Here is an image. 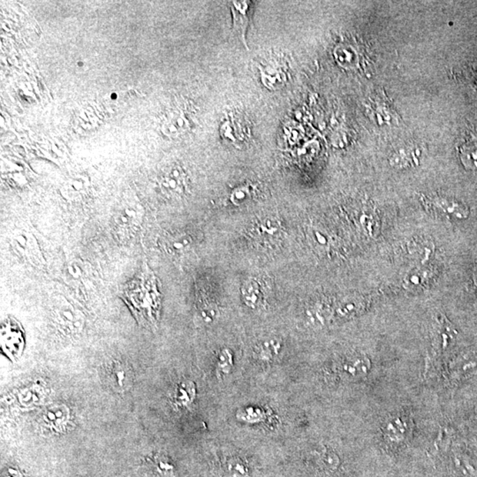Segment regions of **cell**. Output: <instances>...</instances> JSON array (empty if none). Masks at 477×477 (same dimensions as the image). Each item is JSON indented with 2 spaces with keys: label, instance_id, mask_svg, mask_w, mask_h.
<instances>
[{
  "label": "cell",
  "instance_id": "cell-30",
  "mask_svg": "<svg viewBox=\"0 0 477 477\" xmlns=\"http://www.w3.org/2000/svg\"><path fill=\"white\" fill-rule=\"evenodd\" d=\"M240 418H242L243 421L256 423L261 421L263 416V411L262 409L258 408H247L239 413Z\"/></svg>",
  "mask_w": 477,
  "mask_h": 477
},
{
  "label": "cell",
  "instance_id": "cell-23",
  "mask_svg": "<svg viewBox=\"0 0 477 477\" xmlns=\"http://www.w3.org/2000/svg\"><path fill=\"white\" fill-rule=\"evenodd\" d=\"M336 61L344 68H353L359 66V55L355 46L349 43H342L337 46L335 51Z\"/></svg>",
  "mask_w": 477,
  "mask_h": 477
},
{
  "label": "cell",
  "instance_id": "cell-26",
  "mask_svg": "<svg viewBox=\"0 0 477 477\" xmlns=\"http://www.w3.org/2000/svg\"><path fill=\"white\" fill-rule=\"evenodd\" d=\"M163 189L168 193L181 195L184 191V177L182 173L173 170L163 181Z\"/></svg>",
  "mask_w": 477,
  "mask_h": 477
},
{
  "label": "cell",
  "instance_id": "cell-15",
  "mask_svg": "<svg viewBox=\"0 0 477 477\" xmlns=\"http://www.w3.org/2000/svg\"><path fill=\"white\" fill-rule=\"evenodd\" d=\"M193 240L189 233L176 232L170 233L163 239L162 246L168 255L173 256H183L192 249Z\"/></svg>",
  "mask_w": 477,
  "mask_h": 477
},
{
  "label": "cell",
  "instance_id": "cell-10",
  "mask_svg": "<svg viewBox=\"0 0 477 477\" xmlns=\"http://www.w3.org/2000/svg\"><path fill=\"white\" fill-rule=\"evenodd\" d=\"M242 297L243 302L248 308L260 309L266 302V286L262 280L251 278L244 282L242 286Z\"/></svg>",
  "mask_w": 477,
  "mask_h": 477
},
{
  "label": "cell",
  "instance_id": "cell-17",
  "mask_svg": "<svg viewBox=\"0 0 477 477\" xmlns=\"http://www.w3.org/2000/svg\"><path fill=\"white\" fill-rule=\"evenodd\" d=\"M434 275V270L430 265L416 266L403 279V286L409 291L422 289Z\"/></svg>",
  "mask_w": 477,
  "mask_h": 477
},
{
  "label": "cell",
  "instance_id": "cell-18",
  "mask_svg": "<svg viewBox=\"0 0 477 477\" xmlns=\"http://www.w3.org/2000/svg\"><path fill=\"white\" fill-rule=\"evenodd\" d=\"M367 303V299L362 295L345 296L335 306V313L342 318H352L365 309Z\"/></svg>",
  "mask_w": 477,
  "mask_h": 477
},
{
  "label": "cell",
  "instance_id": "cell-9",
  "mask_svg": "<svg viewBox=\"0 0 477 477\" xmlns=\"http://www.w3.org/2000/svg\"><path fill=\"white\" fill-rule=\"evenodd\" d=\"M335 314V307L326 299L318 298L306 307L305 318L313 328H321L330 322Z\"/></svg>",
  "mask_w": 477,
  "mask_h": 477
},
{
  "label": "cell",
  "instance_id": "cell-24",
  "mask_svg": "<svg viewBox=\"0 0 477 477\" xmlns=\"http://www.w3.org/2000/svg\"><path fill=\"white\" fill-rule=\"evenodd\" d=\"M434 342L438 348L446 349L455 340V331L446 318H438L434 327Z\"/></svg>",
  "mask_w": 477,
  "mask_h": 477
},
{
  "label": "cell",
  "instance_id": "cell-25",
  "mask_svg": "<svg viewBox=\"0 0 477 477\" xmlns=\"http://www.w3.org/2000/svg\"><path fill=\"white\" fill-rule=\"evenodd\" d=\"M256 193V186L254 184H245L237 186L230 195V202L235 206L244 205L245 203L251 201Z\"/></svg>",
  "mask_w": 477,
  "mask_h": 477
},
{
  "label": "cell",
  "instance_id": "cell-5",
  "mask_svg": "<svg viewBox=\"0 0 477 477\" xmlns=\"http://www.w3.org/2000/svg\"><path fill=\"white\" fill-rule=\"evenodd\" d=\"M24 346V332L22 325L13 318H6L1 327L2 353L15 361L22 355Z\"/></svg>",
  "mask_w": 477,
  "mask_h": 477
},
{
  "label": "cell",
  "instance_id": "cell-31",
  "mask_svg": "<svg viewBox=\"0 0 477 477\" xmlns=\"http://www.w3.org/2000/svg\"><path fill=\"white\" fill-rule=\"evenodd\" d=\"M475 280H476V284L477 286V269H476V274H475Z\"/></svg>",
  "mask_w": 477,
  "mask_h": 477
},
{
  "label": "cell",
  "instance_id": "cell-14",
  "mask_svg": "<svg viewBox=\"0 0 477 477\" xmlns=\"http://www.w3.org/2000/svg\"><path fill=\"white\" fill-rule=\"evenodd\" d=\"M250 4L251 3L249 1H233L231 5L233 31L245 46L248 45L246 42V34L250 21Z\"/></svg>",
  "mask_w": 477,
  "mask_h": 477
},
{
  "label": "cell",
  "instance_id": "cell-20",
  "mask_svg": "<svg viewBox=\"0 0 477 477\" xmlns=\"http://www.w3.org/2000/svg\"><path fill=\"white\" fill-rule=\"evenodd\" d=\"M419 151L415 147L405 145L392 153L390 163L395 168L405 169L416 166L418 162Z\"/></svg>",
  "mask_w": 477,
  "mask_h": 477
},
{
  "label": "cell",
  "instance_id": "cell-22",
  "mask_svg": "<svg viewBox=\"0 0 477 477\" xmlns=\"http://www.w3.org/2000/svg\"><path fill=\"white\" fill-rule=\"evenodd\" d=\"M343 375L350 379L365 375L369 369V362L365 357L353 356L346 359L339 366Z\"/></svg>",
  "mask_w": 477,
  "mask_h": 477
},
{
  "label": "cell",
  "instance_id": "cell-11",
  "mask_svg": "<svg viewBox=\"0 0 477 477\" xmlns=\"http://www.w3.org/2000/svg\"><path fill=\"white\" fill-rule=\"evenodd\" d=\"M457 149L463 166L469 171H477V131L469 130Z\"/></svg>",
  "mask_w": 477,
  "mask_h": 477
},
{
  "label": "cell",
  "instance_id": "cell-19",
  "mask_svg": "<svg viewBox=\"0 0 477 477\" xmlns=\"http://www.w3.org/2000/svg\"><path fill=\"white\" fill-rule=\"evenodd\" d=\"M173 402L176 408L188 409L196 398V387L191 380H184L176 386L173 393Z\"/></svg>",
  "mask_w": 477,
  "mask_h": 477
},
{
  "label": "cell",
  "instance_id": "cell-6",
  "mask_svg": "<svg viewBox=\"0 0 477 477\" xmlns=\"http://www.w3.org/2000/svg\"><path fill=\"white\" fill-rule=\"evenodd\" d=\"M427 205L446 217L456 219H466L469 216V207L462 202L446 196L434 195L423 198Z\"/></svg>",
  "mask_w": 477,
  "mask_h": 477
},
{
  "label": "cell",
  "instance_id": "cell-1",
  "mask_svg": "<svg viewBox=\"0 0 477 477\" xmlns=\"http://www.w3.org/2000/svg\"><path fill=\"white\" fill-rule=\"evenodd\" d=\"M122 295L138 323L145 326L156 325L161 308V295L158 280L147 267L125 286Z\"/></svg>",
  "mask_w": 477,
  "mask_h": 477
},
{
  "label": "cell",
  "instance_id": "cell-21",
  "mask_svg": "<svg viewBox=\"0 0 477 477\" xmlns=\"http://www.w3.org/2000/svg\"><path fill=\"white\" fill-rule=\"evenodd\" d=\"M149 470L155 477H175V468L168 456L155 453L148 459Z\"/></svg>",
  "mask_w": 477,
  "mask_h": 477
},
{
  "label": "cell",
  "instance_id": "cell-4",
  "mask_svg": "<svg viewBox=\"0 0 477 477\" xmlns=\"http://www.w3.org/2000/svg\"><path fill=\"white\" fill-rule=\"evenodd\" d=\"M263 85L269 89H279L288 79V63L279 56L270 55L258 64Z\"/></svg>",
  "mask_w": 477,
  "mask_h": 477
},
{
  "label": "cell",
  "instance_id": "cell-13",
  "mask_svg": "<svg viewBox=\"0 0 477 477\" xmlns=\"http://www.w3.org/2000/svg\"><path fill=\"white\" fill-rule=\"evenodd\" d=\"M69 421V410L64 405L50 406L43 412L42 423L45 429L52 432H64Z\"/></svg>",
  "mask_w": 477,
  "mask_h": 477
},
{
  "label": "cell",
  "instance_id": "cell-27",
  "mask_svg": "<svg viewBox=\"0 0 477 477\" xmlns=\"http://www.w3.org/2000/svg\"><path fill=\"white\" fill-rule=\"evenodd\" d=\"M233 365V355L231 350L223 348L220 350L217 356L216 369L219 376H226L232 372Z\"/></svg>",
  "mask_w": 477,
  "mask_h": 477
},
{
  "label": "cell",
  "instance_id": "cell-7",
  "mask_svg": "<svg viewBox=\"0 0 477 477\" xmlns=\"http://www.w3.org/2000/svg\"><path fill=\"white\" fill-rule=\"evenodd\" d=\"M103 376L112 389L118 392H124L132 386L131 369L117 360H112L103 367Z\"/></svg>",
  "mask_w": 477,
  "mask_h": 477
},
{
  "label": "cell",
  "instance_id": "cell-29",
  "mask_svg": "<svg viewBox=\"0 0 477 477\" xmlns=\"http://www.w3.org/2000/svg\"><path fill=\"white\" fill-rule=\"evenodd\" d=\"M228 471L230 477H248V466L240 458H232L228 462Z\"/></svg>",
  "mask_w": 477,
  "mask_h": 477
},
{
  "label": "cell",
  "instance_id": "cell-16",
  "mask_svg": "<svg viewBox=\"0 0 477 477\" xmlns=\"http://www.w3.org/2000/svg\"><path fill=\"white\" fill-rule=\"evenodd\" d=\"M283 348L282 340L278 337H267L255 346V356L262 362H271L278 358Z\"/></svg>",
  "mask_w": 477,
  "mask_h": 477
},
{
  "label": "cell",
  "instance_id": "cell-8",
  "mask_svg": "<svg viewBox=\"0 0 477 477\" xmlns=\"http://www.w3.org/2000/svg\"><path fill=\"white\" fill-rule=\"evenodd\" d=\"M223 138L237 147L244 145L250 138V128L246 119L231 115L221 126Z\"/></svg>",
  "mask_w": 477,
  "mask_h": 477
},
{
  "label": "cell",
  "instance_id": "cell-3",
  "mask_svg": "<svg viewBox=\"0 0 477 477\" xmlns=\"http://www.w3.org/2000/svg\"><path fill=\"white\" fill-rule=\"evenodd\" d=\"M253 241L263 247L279 244L284 229L281 222L274 216H265L256 220L249 229Z\"/></svg>",
  "mask_w": 477,
  "mask_h": 477
},
{
  "label": "cell",
  "instance_id": "cell-28",
  "mask_svg": "<svg viewBox=\"0 0 477 477\" xmlns=\"http://www.w3.org/2000/svg\"><path fill=\"white\" fill-rule=\"evenodd\" d=\"M219 318V309L215 303H205L199 309L198 319L203 325H210L218 321Z\"/></svg>",
  "mask_w": 477,
  "mask_h": 477
},
{
  "label": "cell",
  "instance_id": "cell-12",
  "mask_svg": "<svg viewBox=\"0 0 477 477\" xmlns=\"http://www.w3.org/2000/svg\"><path fill=\"white\" fill-rule=\"evenodd\" d=\"M408 253L410 259L416 263V266L429 265L435 252V244L432 240L425 237H416L409 242Z\"/></svg>",
  "mask_w": 477,
  "mask_h": 477
},
{
  "label": "cell",
  "instance_id": "cell-2",
  "mask_svg": "<svg viewBox=\"0 0 477 477\" xmlns=\"http://www.w3.org/2000/svg\"><path fill=\"white\" fill-rule=\"evenodd\" d=\"M143 213L138 206H122L112 216V229L119 242L129 241L141 228Z\"/></svg>",
  "mask_w": 477,
  "mask_h": 477
}]
</instances>
